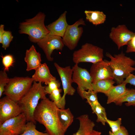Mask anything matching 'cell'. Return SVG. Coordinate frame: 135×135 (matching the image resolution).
I'll use <instances>...</instances> for the list:
<instances>
[{"instance_id":"13","label":"cell","mask_w":135,"mask_h":135,"mask_svg":"<svg viewBox=\"0 0 135 135\" xmlns=\"http://www.w3.org/2000/svg\"><path fill=\"white\" fill-rule=\"evenodd\" d=\"M54 64L60 78L64 90L62 100L66 103V95L72 96L76 91L75 89L72 86V84L73 82L72 70L70 66L63 67L60 66L56 62H54Z\"/></svg>"},{"instance_id":"37","label":"cell","mask_w":135,"mask_h":135,"mask_svg":"<svg viewBox=\"0 0 135 135\" xmlns=\"http://www.w3.org/2000/svg\"><path fill=\"white\" fill-rule=\"evenodd\" d=\"M101 132L94 130H93L91 135H101Z\"/></svg>"},{"instance_id":"38","label":"cell","mask_w":135,"mask_h":135,"mask_svg":"<svg viewBox=\"0 0 135 135\" xmlns=\"http://www.w3.org/2000/svg\"><path fill=\"white\" fill-rule=\"evenodd\" d=\"M109 135H116L114 134L111 131H110L109 132Z\"/></svg>"},{"instance_id":"21","label":"cell","mask_w":135,"mask_h":135,"mask_svg":"<svg viewBox=\"0 0 135 135\" xmlns=\"http://www.w3.org/2000/svg\"><path fill=\"white\" fill-rule=\"evenodd\" d=\"M84 13L86 20L95 26L104 23L106 20V15L102 11L86 10Z\"/></svg>"},{"instance_id":"35","label":"cell","mask_w":135,"mask_h":135,"mask_svg":"<svg viewBox=\"0 0 135 135\" xmlns=\"http://www.w3.org/2000/svg\"><path fill=\"white\" fill-rule=\"evenodd\" d=\"M116 135H129L128 130L126 128L122 126H121L119 129L114 133Z\"/></svg>"},{"instance_id":"20","label":"cell","mask_w":135,"mask_h":135,"mask_svg":"<svg viewBox=\"0 0 135 135\" xmlns=\"http://www.w3.org/2000/svg\"><path fill=\"white\" fill-rule=\"evenodd\" d=\"M115 82L112 79L99 80L92 83L93 90L97 93L98 92L104 93L106 96Z\"/></svg>"},{"instance_id":"31","label":"cell","mask_w":135,"mask_h":135,"mask_svg":"<svg viewBox=\"0 0 135 135\" xmlns=\"http://www.w3.org/2000/svg\"><path fill=\"white\" fill-rule=\"evenodd\" d=\"M60 82L56 79L52 80L46 86L45 89L47 94H50L54 90L59 88Z\"/></svg>"},{"instance_id":"3","label":"cell","mask_w":135,"mask_h":135,"mask_svg":"<svg viewBox=\"0 0 135 135\" xmlns=\"http://www.w3.org/2000/svg\"><path fill=\"white\" fill-rule=\"evenodd\" d=\"M106 55L110 59L107 62L112 70L114 80L118 84L122 83L124 79L135 71V68L133 67L135 65V60L126 56L122 51L114 56L107 52Z\"/></svg>"},{"instance_id":"29","label":"cell","mask_w":135,"mask_h":135,"mask_svg":"<svg viewBox=\"0 0 135 135\" xmlns=\"http://www.w3.org/2000/svg\"><path fill=\"white\" fill-rule=\"evenodd\" d=\"M2 62L4 66V71H8L9 68L11 66H13L15 62L13 56L11 54H8L4 56L2 55Z\"/></svg>"},{"instance_id":"6","label":"cell","mask_w":135,"mask_h":135,"mask_svg":"<svg viewBox=\"0 0 135 135\" xmlns=\"http://www.w3.org/2000/svg\"><path fill=\"white\" fill-rule=\"evenodd\" d=\"M104 50L92 44L86 43L73 54L72 60L75 64L82 62L94 64L103 60Z\"/></svg>"},{"instance_id":"22","label":"cell","mask_w":135,"mask_h":135,"mask_svg":"<svg viewBox=\"0 0 135 135\" xmlns=\"http://www.w3.org/2000/svg\"><path fill=\"white\" fill-rule=\"evenodd\" d=\"M58 114L60 122L66 132L73 122L74 116L69 108L65 109L58 108Z\"/></svg>"},{"instance_id":"2","label":"cell","mask_w":135,"mask_h":135,"mask_svg":"<svg viewBox=\"0 0 135 135\" xmlns=\"http://www.w3.org/2000/svg\"><path fill=\"white\" fill-rule=\"evenodd\" d=\"M46 94L45 86L42 85V83L34 81L29 90L18 102L22 112L26 116L27 122H32L36 124L34 117V111L40 100L46 98Z\"/></svg>"},{"instance_id":"26","label":"cell","mask_w":135,"mask_h":135,"mask_svg":"<svg viewBox=\"0 0 135 135\" xmlns=\"http://www.w3.org/2000/svg\"><path fill=\"white\" fill-rule=\"evenodd\" d=\"M125 102H127L125 103L126 106H135V89H130L127 94L116 104L121 106Z\"/></svg>"},{"instance_id":"15","label":"cell","mask_w":135,"mask_h":135,"mask_svg":"<svg viewBox=\"0 0 135 135\" xmlns=\"http://www.w3.org/2000/svg\"><path fill=\"white\" fill-rule=\"evenodd\" d=\"M67 12L65 11L57 20L46 26L50 32L49 34L62 37L68 25L66 20Z\"/></svg>"},{"instance_id":"28","label":"cell","mask_w":135,"mask_h":135,"mask_svg":"<svg viewBox=\"0 0 135 135\" xmlns=\"http://www.w3.org/2000/svg\"><path fill=\"white\" fill-rule=\"evenodd\" d=\"M10 78L6 72L1 70L0 72V97L2 96L5 90V87L8 83Z\"/></svg>"},{"instance_id":"34","label":"cell","mask_w":135,"mask_h":135,"mask_svg":"<svg viewBox=\"0 0 135 135\" xmlns=\"http://www.w3.org/2000/svg\"><path fill=\"white\" fill-rule=\"evenodd\" d=\"M123 83L126 84H129L135 86V75L131 73L124 80Z\"/></svg>"},{"instance_id":"23","label":"cell","mask_w":135,"mask_h":135,"mask_svg":"<svg viewBox=\"0 0 135 135\" xmlns=\"http://www.w3.org/2000/svg\"><path fill=\"white\" fill-rule=\"evenodd\" d=\"M93 113L95 114L97 116L96 122H100L105 125L107 118L105 108L98 102L91 106Z\"/></svg>"},{"instance_id":"33","label":"cell","mask_w":135,"mask_h":135,"mask_svg":"<svg viewBox=\"0 0 135 135\" xmlns=\"http://www.w3.org/2000/svg\"><path fill=\"white\" fill-rule=\"evenodd\" d=\"M132 39L128 42L127 46L126 52L129 53L135 52V32Z\"/></svg>"},{"instance_id":"16","label":"cell","mask_w":135,"mask_h":135,"mask_svg":"<svg viewBox=\"0 0 135 135\" xmlns=\"http://www.w3.org/2000/svg\"><path fill=\"white\" fill-rule=\"evenodd\" d=\"M24 60L27 64V71L33 70H35L42 64L41 54L36 51L33 45L26 50Z\"/></svg>"},{"instance_id":"25","label":"cell","mask_w":135,"mask_h":135,"mask_svg":"<svg viewBox=\"0 0 135 135\" xmlns=\"http://www.w3.org/2000/svg\"><path fill=\"white\" fill-rule=\"evenodd\" d=\"M62 91V89L60 88L54 90L50 94L49 97L59 108L63 109L65 108L66 104L62 100L60 94Z\"/></svg>"},{"instance_id":"9","label":"cell","mask_w":135,"mask_h":135,"mask_svg":"<svg viewBox=\"0 0 135 135\" xmlns=\"http://www.w3.org/2000/svg\"><path fill=\"white\" fill-rule=\"evenodd\" d=\"M22 113L18 103L6 96L0 100V125Z\"/></svg>"},{"instance_id":"14","label":"cell","mask_w":135,"mask_h":135,"mask_svg":"<svg viewBox=\"0 0 135 135\" xmlns=\"http://www.w3.org/2000/svg\"><path fill=\"white\" fill-rule=\"evenodd\" d=\"M90 73L92 78V83L104 80H114L112 70L106 60L93 64Z\"/></svg>"},{"instance_id":"32","label":"cell","mask_w":135,"mask_h":135,"mask_svg":"<svg viewBox=\"0 0 135 135\" xmlns=\"http://www.w3.org/2000/svg\"><path fill=\"white\" fill-rule=\"evenodd\" d=\"M122 119L120 118H118L116 121L111 120L107 118L106 120V123L110 128L111 131L114 134L120 128L122 124Z\"/></svg>"},{"instance_id":"19","label":"cell","mask_w":135,"mask_h":135,"mask_svg":"<svg viewBox=\"0 0 135 135\" xmlns=\"http://www.w3.org/2000/svg\"><path fill=\"white\" fill-rule=\"evenodd\" d=\"M77 118L79 121L80 127L78 131L73 135H91L95 124L89 118L88 115L83 114Z\"/></svg>"},{"instance_id":"30","label":"cell","mask_w":135,"mask_h":135,"mask_svg":"<svg viewBox=\"0 0 135 135\" xmlns=\"http://www.w3.org/2000/svg\"><path fill=\"white\" fill-rule=\"evenodd\" d=\"M13 36L11 32L5 30L2 36L1 44L2 47L5 50L8 48L12 40Z\"/></svg>"},{"instance_id":"18","label":"cell","mask_w":135,"mask_h":135,"mask_svg":"<svg viewBox=\"0 0 135 135\" xmlns=\"http://www.w3.org/2000/svg\"><path fill=\"white\" fill-rule=\"evenodd\" d=\"M126 84L122 83L113 86L106 96L108 98L107 104L114 102L116 104L124 97L130 90L126 88Z\"/></svg>"},{"instance_id":"5","label":"cell","mask_w":135,"mask_h":135,"mask_svg":"<svg viewBox=\"0 0 135 135\" xmlns=\"http://www.w3.org/2000/svg\"><path fill=\"white\" fill-rule=\"evenodd\" d=\"M33 82L32 78L28 76L10 78L3 94L18 103L29 90Z\"/></svg>"},{"instance_id":"27","label":"cell","mask_w":135,"mask_h":135,"mask_svg":"<svg viewBox=\"0 0 135 135\" xmlns=\"http://www.w3.org/2000/svg\"><path fill=\"white\" fill-rule=\"evenodd\" d=\"M35 124L32 122H27L24 132L20 135H49L46 132L44 133L36 129Z\"/></svg>"},{"instance_id":"17","label":"cell","mask_w":135,"mask_h":135,"mask_svg":"<svg viewBox=\"0 0 135 135\" xmlns=\"http://www.w3.org/2000/svg\"><path fill=\"white\" fill-rule=\"evenodd\" d=\"M35 70L32 77L34 81L44 83L47 85L52 80L56 79V77L50 73L48 67L46 63L41 64Z\"/></svg>"},{"instance_id":"8","label":"cell","mask_w":135,"mask_h":135,"mask_svg":"<svg viewBox=\"0 0 135 135\" xmlns=\"http://www.w3.org/2000/svg\"><path fill=\"white\" fill-rule=\"evenodd\" d=\"M26 122L23 113L7 120L0 125V135H20L25 130Z\"/></svg>"},{"instance_id":"24","label":"cell","mask_w":135,"mask_h":135,"mask_svg":"<svg viewBox=\"0 0 135 135\" xmlns=\"http://www.w3.org/2000/svg\"><path fill=\"white\" fill-rule=\"evenodd\" d=\"M80 96L83 99H86V102L91 106L98 102L97 93L93 90H89L88 91H78Z\"/></svg>"},{"instance_id":"1","label":"cell","mask_w":135,"mask_h":135,"mask_svg":"<svg viewBox=\"0 0 135 135\" xmlns=\"http://www.w3.org/2000/svg\"><path fill=\"white\" fill-rule=\"evenodd\" d=\"M58 108L53 101L46 97L41 100L34 111V120L44 126L49 135H64L66 132L59 120Z\"/></svg>"},{"instance_id":"11","label":"cell","mask_w":135,"mask_h":135,"mask_svg":"<svg viewBox=\"0 0 135 135\" xmlns=\"http://www.w3.org/2000/svg\"><path fill=\"white\" fill-rule=\"evenodd\" d=\"M73 82L78 86V91L92 90V79L90 73L86 69L75 64L72 68Z\"/></svg>"},{"instance_id":"36","label":"cell","mask_w":135,"mask_h":135,"mask_svg":"<svg viewBox=\"0 0 135 135\" xmlns=\"http://www.w3.org/2000/svg\"><path fill=\"white\" fill-rule=\"evenodd\" d=\"M4 26L3 24H1L0 26V43L2 41V39L4 30Z\"/></svg>"},{"instance_id":"4","label":"cell","mask_w":135,"mask_h":135,"mask_svg":"<svg viewBox=\"0 0 135 135\" xmlns=\"http://www.w3.org/2000/svg\"><path fill=\"white\" fill-rule=\"evenodd\" d=\"M45 17L44 13L40 12L33 18L26 20L20 24L19 33L28 35L31 42L37 43L50 33L44 24Z\"/></svg>"},{"instance_id":"12","label":"cell","mask_w":135,"mask_h":135,"mask_svg":"<svg viewBox=\"0 0 135 135\" xmlns=\"http://www.w3.org/2000/svg\"><path fill=\"white\" fill-rule=\"evenodd\" d=\"M134 32L129 30L124 24L112 28L109 33L110 38L116 45L118 50L127 45L134 35Z\"/></svg>"},{"instance_id":"10","label":"cell","mask_w":135,"mask_h":135,"mask_svg":"<svg viewBox=\"0 0 135 135\" xmlns=\"http://www.w3.org/2000/svg\"><path fill=\"white\" fill-rule=\"evenodd\" d=\"M37 44L43 50L47 59L50 62L54 60L51 56L53 51L55 50H62L64 46L61 37L49 34Z\"/></svg>"},{"instance_id":"7","label":"cell","mask_w":135,"mask_h":135,"mask_svg":"<svg viewBox=\"0 0 135 135\" xmlns=\"http://www.w3.org/2000/svg\"><path fill=\"white\" fill-rule=\"evenodd\" d=\"M80 25H86L82 18L78 20L72 24H68L62 38L64 46L71 50L76 47L83 32V28L79 27Z\"/></svg>"}]
</instances>
